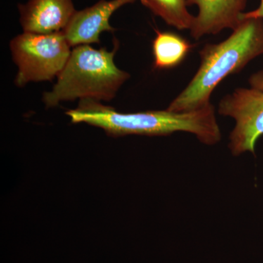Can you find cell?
Returning <instances> with one entry per match:
<instances>
[{"label": "cell", "mask_w": 263, "mask_h": 263, "mask_svg": "<svg viewBox=\"0 0 263 263\" xmlns=\"http://www.w3.org/2000/svg\"><path fill=\"white\" fill-rule=\"evenodd\" d=\"M18 10L24 32L36 34L61 32L76 12L72 0H29Z\"/></svg>", "instance_id": "ba28073f"}, {"label": "cell", "mask_w": 263, "mask_h": 263, "mask_svg": "<svg viewBox=\"0 0 263 263\" xmlns=\"http://www.w3.org/2000/svg\"><path fill=\"white\" fill-rule=\"evenodd\" d=\"M71 46L62 31L50 34L24 32L13 38L10 49L18 72L15 84L52 81L58 77L70 56Z\"/></svg>", "instance_id": "277c9868"}, {"label": "cell", "mask_w": 263, "mask_h": 263, "mask_svg": "<svg viewBox=\"0 0 263 263\" xmlns=\"http://www.w3.org/2000/svg\"><path fill=\"white\" fill-rule=\"evenodd\" d=\"M66 114L72 123H86L102 128L110 136H165L185 132L193 134L206 146H214L221 140L215 108L211 103L201 108L180 113L166 109L122 114L100 102L82 100L78 108Z\"/></svg>", "instance_id": "6da1fadb"}, {"label": "cell", "mask_w": 263, "mask_h": 263, "mask_svg": "<svg viewBox=\"0 0 263 263\" xmlns=\"http://www.w3.org/2000/svg\"><path fill=\"white\" fill-rule=\"evenodd\" d=\"M263 55V19H243L229 37L200 51V65L186 87L167 110L188 112L211 103L214 90L228 76L238 73L249 62Z\"/></svg>", "instance_id": "7a4b0ae2"}, {"label": "cell", "mask_w": 263, "mask_h": 263, "mask_svg": "<svg viewBox=\"0 0 263 263\" xmlns=\"http://www.w3.org/2000/svg\"><path fill=\"white\" fill-rule=\"evenodd\" d=\"M156 32L153 42L155 68L164 70L176 67L186 57L192 45L174 33Z\"/></svg>", "instance_id": "9c48e42d"}, {"label": "cell", "mask_w": 263, "mask_h": 263, "mask_svg": "<svg viewBox=\"0 0 263 263\" xmlns=\"http://www.w3.org/2000/svg\"><path fill=\"white\" fill-rule=\"evenodd\" d=\"M142 5L148 8L166 24L179 30L193 27L195 16L187 10L186 0H141Z\"/></svg>", "instance_id": "30bf717a"}, {"label": "cell", "mask_w": 263, "mask_h": 263, "mask_svg": "<svg viewBox=\"0 0 263 263\" xmlns=\"http://www.w3.org/2000/svg\"><path fill=\"white\" fill-rule=\"evenodd\" d=\"M137 0H100L96 4L76 12L62 30L71 47L100 43L103 32H113L110 17L124 5Z\"/></svg>", "instance_id": "8992f818"}, {"label": "cell", "mask_w": 263, "mask_h": 263, "mask_svg": "<svg viewBox=\"0 0 263 263\" xmlns=\"http://www.w3.org/2000/svg\"><path fill=\"white\" fill-rule=\"evenodd\" d=\"M241 18L242 20L248 18L263 19V0H260V3L257 9L243 13ZM249 84L251 87L263 91V70L259 71L257 73L251 76L249 79Z\"/></svg>", "instance_id": "8fae6325"}, {"label": "cell", "mask_w": 263, "mask_h": 263, "mask_svg": "<svg viewBox=\"0 0 263 263\" xmlns=\"http://www.w3.org/2000/svg\"><path fill=\"white\" fill-rule=\"evenodd\" d=\"M218 113L235 120L228 143L232 155L238 157L246 152L254 154L256 143L263 136V91L237 88L221 99Z\"/></svg>", "instance_id": "5b68a950"}, {"label": "cell", "mask_w": 263, "mask_h": 263, "mask_svg": "<svg viewBox=\"0 0 263 263\" xmlns=\"http://www.w3.org/2000/svg\"><path fill=\"white\" fill-rule=\"evenodd\" d=\"M118 48L117 42L111 51L95 49L89 45L74 47L56 84L51 91L43 94L46 106L52 108L62 102L77 99L101 102L115 98L121 86L130 78L114 62Z\"/></svg>", "instance_id": "3957f363"}, {"label": "cell", "mask_w": 263, "mask_h": 263, "mask_svg": "<svg viewBox=\"0 0 263 263\" xmlns=\"http://www.w3.org/2000/svg\"><path fill=\"white\" fill-rule=\"evenodd\" d=\"M188 6L197 5L199 12L195 16L190 34L195 40L205 35H216L226 29L234 30L243 20L248 0H186Z\"/></svg>", "instance_id": "52a82bcc"}]
</instances>
